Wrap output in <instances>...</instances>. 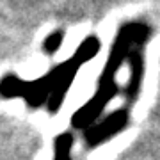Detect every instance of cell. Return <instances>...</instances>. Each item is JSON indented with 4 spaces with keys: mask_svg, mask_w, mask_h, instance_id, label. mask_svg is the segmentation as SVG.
Returning <instances> with one entry per match:
<instances>
[{
    "mask_svg": "<svg viewBox=\"0 0 160 160\" xmlns=\"http://www.w3.org/2000/svg\"><path fill=\"white\" fill-rule=\"evenodd\" d=\"M100 48L102 41L98 39V36L91 34L80 43L68 61L59 62L39 78L23 80L14 73L4 75L0 78V96L7 100L23 98L30 109H39L41 105H46L48 112L55 114L61 109L78 69L96 57Z\"/></svg>",
    "mask_w": 160,
    "mask_h": 160,
    "instance_id": "obj_1",
    "label": "cell"
},
{
    "mask_svg": "<svg viewBox=\"0 0 160 160\" xmlns=\"http://www.w3.org/2000/svg\"><path fill=\"white\" fill-rule=\"evenodd\" d=\"M141 38H151V27L146 22H128L119 27L114 45L110 48L109 59L103 66V71L98 77L96 92L84 103V107H80L71 116V126L75 130H86L87 126L96 123L103 109L107 107V103H110L112 98L121 92V87L116 82V75L121 69V66L126 62L132 46Z\"/></svg>",
    "mask_w": 160,
    "mask_h": 160,
    "instance_id": "obj_2",
    "label": "cell"
},
{
    "mask_svg": "<svg viewBox=\"0 0 160 160\" xmlns=\"http://www.w3.org/2000/svg\"><path fill=\"white\" fill-rule=\"evenodd\" d=\"M130 123V109H126L125 105L119 109L112 110L107 118L98 119L91 126H87L84 130V142L87 149H92L96 146H102L118 133L125 130Z\"/></svg>",
    "mask_w": 160,
    "mask_h": 160,
    "instance_id": "obj_3",
    "label": "cell"
},
{
    "mask_svg": "<svg viewBox=\"0 0 160 160\" xmlns=\"http://www.w3.org/2000/svg\"><path fill=\"white\" fill-rule=\"evenodd\" d=\"M148 41L149 38H141L132 46L130 53L126 57V62L130 66V77H128L126 86L121 89L126 109H130L139 100V92H141V86H142V78H144V46H146Z\"/></svg>",
    "mask_w": 160,
    "mask_h": 160,
    "instance_id": "obj_4",
    "label": "cell"
},
{
    "mask_svg": "<svg viewBox=\"0 0 160 160\" xmlns=\"http://www.w3.org/2000/svg\"><path fill=\"white\" fill-rule=\"evenodd\" d=\"M75 139L69 132H61L53 139V160H73L71 149H73Z\"/></svg>",
    "mask_w": 160,
    "mask_h": 160,
    "instance_id": "obj_5",
    "label": "cell"
},
{
    "mask_svg": "<svg viewBox=\"0 0 160 160\" xmlns=\"http://www.w3.org/2000/svg\"><path fill=\"white\" fill-rule=\"evenodd\" d=\"M62 43H64V32L62 30H53L43 41V52L46 55H53V53H57L61 50Z\"/></svg>",
    "mask_w": 160,
    "mask_h": 160,
    "instance_id": "obj_6",
    "label": "cell"
}]
</instances>
